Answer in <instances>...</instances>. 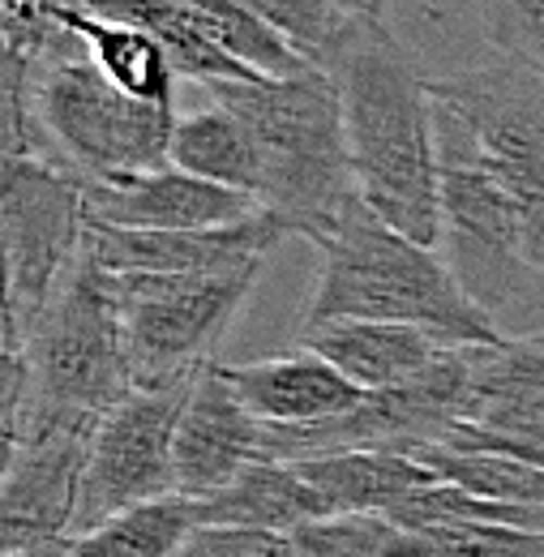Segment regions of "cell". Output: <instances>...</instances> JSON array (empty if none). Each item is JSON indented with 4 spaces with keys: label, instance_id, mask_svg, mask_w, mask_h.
<instances>
[{
    "label": "cell",
    "instance_id": "obj_19",
    "mask_svg": "<svg viewBox=\"0 0 544 557\" xmlns=\"http://www.w3.org/2000/svg\"><path fill=\"white\" fill-rule=\"evenodd\" d=\"M82 13H95V17H112V22H129L137 30H146L168 57L181 77L198 82V86H219V82H249V77H262L249 65H240L236 57H227L202 26L172 0H86Z\"/></svg>",
    "mask_w": 544,
    "mask_h": 557
},
{
    "label": "cell",
    "instance_id": "obj_18",
    "mask_svg": "<svg viewBox=\"0 0 544 557\" xmlns=\"http://www.w3.org/2000/svg\"><path fill=\"white\" fill-rule=\"evenodd\" d=\"M57 22L69 35L82 39L86 57L99 65V73L125 90L137 103H154V108H176V82L181 73L172 65V57L129 22H112V17H95L82 9H57Z\"/></svg>",
    "mask_w": 544,
    "mask_h": 557
},
{
    "label": "cell",
    "instance_id": "obj_9",
    "mask_svg": "<svg viewBox=\"0 0 544 557\" xmlns=\"http://www.w3.org/2000/svg\"><path fill=\"white\" fill-rule=\"evenodd\" d=\"M198 373L202 369L181 373L172 382L137 386L134 395H125L99 420V429L90 437L73 536L108 523L121 510H134L141 502L176 493L172 446H176V424H181V412L189 404Z\"/></svg>",
    "mask_w": 544,
    "mask_h": 557
},
{
    "label": "cell",
    "instance_id": "obj_5",
    "mask_svg": "<svg viewBox=\"0 0 544 557\" xmlns=\"http://www.w3.org/2000/svg\"><path fill=\"white\" fill-rule=\"evenodd\" d=\"M22 356L30 391L4 450L30 429H99V420L137 391L116 287L90 253H82Z\"/></svg>",
    "mask_w": 544,
    "mask_h": 557
},
{
    "label": "cell",
    "instance_id": "obj_25",
    "mask_svg": "<svg viewBox=\"0 0 544 557\" xmlns=\"http://www.w3.org/2000/svg\"><path fill=\"white\" fill-rule=\"evenodd\" d=\"M287 557H404V528L386 515H326L287 532Z\"/></svg>",
    "mask_w": 544,
    "mask_h": 557
},
{
    "label": "cell",
    "instance_id": "obj_10",
    "mask_svg": "<svg viewBox=\"0 0 544 557\" xmlns=\"http://www.w3.org/2000/svg\"><path fill=\"white\" fill-rule=\"evenodd\" d=\"M95 429H30L4 450L0 549L69 545Z\"/></svg>",
    "mask_w": 544,
    "mask_h": 557
},
{
    "label": "cell",
    "instance_id": "obj_13",
    "mask_svg": "<svg viewBox=\"0 0 544 557\" xmlns=\"http://www.w3.org/2000/svg\"><path fill=\"white\" fill-rule=\"evenodd\" d=\"M90 223L129 227V232H185V227H227L262 214V202L223 185H210L202 176H189L172 163L125 176L86 185Z\"/></svg>",
    "mask_w": 544,
    "mask_h": 557
},
{
    "label": "cell",
    "instance_id": "obj_4",
    "mask_svg": "<svg viewBox=\"0 0 544 557\" xmlns=\"http://www.w3.org/2000/svg\"><path fill=\"white\" fill-rule=\"evenodd\" d=\"M26 116L30 154L82 176L86 185L163 168L181 121L176 108L137 103L116 90L77 35H65L52 52L26 65Z\"/></svg>",
    "mask_w": 544,
    "mask_h": 557
},
{
    "label": "cell",
    "instance_id": "obj_32",
    "mask_svg": "<svg viewBox=\"0 0 544 557\" xmlns=\"http://www.w3.org/2000/svg\"><path fill=\"white\" fill-rule=\"evenodd\" d=\"M69 545H39V549H17V554H0V557H65Z\"/></svg>",
    "mask_w": 544,
    "mask_h": 557
},
{
    "label": "cell",
    "instance_id": "obj_16",
    "mask_svg": "<svg viewBox=\"0 0 544 557\" xmlns=\"http://www.w3.org/2000/svg\"><path fill=\"white\" fill-rule=\"evenodd\" d=\"M198 506H202V528L219 523V528H258V532H296L331 515L326 497L309 485V476L296 463H271V459L240 472L227 488L198 497Z\"/></svg>",
    "mask_w": 544,
    "mask_h": 557
},
{
    "label": "cell",
    "instance_id": "obj_7",
    "mask_svg": "<svg viewBox=\"0 0 544 557\" xmlns=\"http://www.w3.org/2000/svg\"><path fill=\"white\" fill-rule=\"evenodd\" d=\"M433 129L463 146L523 207L532 271L544 278V82L515 61L429 77Z\"/></svg>",
    "mask_w": 544,
    "mask_h": 557
},
{
    "label": "cell",
    "instance_id": "obj_22",
    "mask_svg": "<svg viewBox=\"0 0 544 557\" xmlns=\"http://www.w3.org/2000/svg\"><path fill=\"white\" fill-rule=\"evenodd\" d=\"M172 4H181L227 57H236L240 65H249L262 77H292V73L313 70L279 30H271L240 0H172Z\"/></svg>",
    "mask_w": 544,
    "mask_h": 557
},
{
    "label": "cell",
    "instance_id": "obj_14",
    "mask_svg": "<svg viewBox=\"0 0 544 557\" xmlns=\"http://www.w3.org/2000/svg\"><path fill=\"white\" fill-rule=\"evenodd\" d=\"M223 377L232 382V391L240 395V404L274 429H305V424H322L343 412H351L364 391L351 386L339 369L318 356L313 348H292L262 360H245V364H223Z\"/></svg>",
    "mask_w": 544,
    "mask_h": 557
},
{
    "label": "cell",
    "instance_id": "obj_23",
    "mask_svg": "<svg viewBox=\"0 0 544 557\" xmlns=\"http://www.w3.org/2000/svg\"><path fill=\"white\" fill-rule=\"evenodd\" d=\"M437 481L459 485L477 497L510 502V506H544V468L523 463L497 450H463V446H420L411 455Z\"/></svg>",
    "mask_w": 544,
    "mask_h": 557
},
{
    "label": "cell",
    "instance_id": "obj_2",
    "mask_svg": "<svg viewBox=\"0 0 544 557\" xmlns=\"http://www.w3.org/2000/svg\"><path fill=\"white\" fill-rule=\"evenodd\" d=\"M210 99L223 103L258 146L262 210L287 227V236H305L322 249L360 202L335 73L313 65L292 77L219 82Z\"/></svg>",
    "mask_w": 544,
    "mask_h": 557
},
{
    "label": "cell",
    "instance_id": "obj_1",
    "mask_svg": "<svg viewBox=\"0 0 544 557\" xmlns=\"http://www.w3.org/2000/svg\"><path fill=\"white\" fill-rule=\"evenodd\" d=\"M322 70L335 73L360 202L382 223L437 249L442 163L429 77L416 70L386 22H356Z\"/></svg>",
    "mask_w": 544,
    "mask_h": 557
},
{
    "label": "cell",
    "instance_id": "obj_26",
    "mask_svg": "<svg viewBox=\"0 0 544 557\" xmlns=\"http://www.w3.org/2000/svg\"><path fill=\"white\" fill-rule=\"evenodd\" d=\"M480 399H544V331L468 348Z\"/></svg>",
    "mask_w": 544,
    "mask_h": 557
},
{
    "label": "cell",
    "instance_id": "obj_8",
    "mask_svg": "<svg viewBox=\"0 0 544 557\" xmlns=\"http://www.w3.org/2000/svg\"><path fill=\"white\" fill-rule=\"evenodd\" d=\"M267 267L227 275H112L137 386L172 382L214 360L210 351L245 309Z\"/></svg>",
    "mask_w": 544,
    "mask_h": 557
},
{
    "label": "cell",
    "instance_id": "obj_6",
    "mask_svg": "<svg viewBox=\"0 0 544 557\" xmlns=\"http://www.w3.org/2000/svg\"><path fill=\"white\" fill-rule=\"evenodd\" d=\"M86 181L39 154L0 159L4 351H22L86 253Z\"/></svg>",
    "mask_w": 544,
    "mask_h": 557
},
{
    "label": "cell",
    "instance_id": "obj_30",
    "mask_svg": "<svg viewBox=\"0 0 544 557\" xmlns=\"http://www.w3.org/2000/svg\"><path fill=\"white\" fill-rule=\"evenodd\" d=\"M176 557H287V532H258V528H198Z\"/></svg>",
    "mask_w": 544,
    "mask_h": 557
},
{
    "label": "cell",
    "instance_id": "obj_17",
    "mask_svg": "<svg viewBox=\"0 0 544 557\" xmlns=\"http://www.w3.org/2000/svg\"><path fill=\"white\" fill-rule=\"evenodd\" d=\"M296 468L326 497L331 515H391L416 488L437 481L411 455H391V450H339V455L300 459Z\"/></svg>",
    "mask_w": 544,
    "mask_h": 557
},
{
    "label": "cell",
    "instance_id": "obj_12",
    "mask_svg": "<svg viewBox=\"0 0 544 557\" xmlns=\"http://www.w3.org/2000/svg\"><path fill=\"white\" fill-rule=\"evenodd\" d=\"M262 459H267V424L240 404L219 360H206L176 424V446H172L176 493L210 497Z\"/></svg>",
    "mask_w": 544,
    "mask_h": 557
},
{
    "label": "cell",
    "instance_id": "obj_15",
    "mask_svg": "<svg viewBox=\"0 0 544 557\" xmlns=\"http://www.w3.org/2000/svg\"><path fill=\"white\" fill-rule=\"evenodd\" d=\"M300 344L326 356L364 395L408 382L450 351L437 335L399 322H322V326H305Z\"/></svg>",
    "mask_w": 544,
    "mask_h": 557
},
{
    "label": "cell",
    "instance_id": "obj_20",
    "mask_svg": "<svg viewBox=\"0 0 544 557\" xmlns=\"http://www.w3.org/2000/svg\"><path fill=\"white\" fill-rule=\"evenodd\" d=\"M168 163L181 168V172H189V176H202L210 185L249 194V198L262 194V159H258V146L249 138V129L223 103H210L202 112H189V116L176 121Z\"/></svg>",
    "mask_w": 544,
    "mask_h": 557
},
{
    "label": "cell",
    "instance_id": "obj_24",
    "mask_svg": "<svg viewBox=\"0 0 544 557\" xmlns=\"http://www.w3.org/2000/svg\"><path fill=\"white\" fill-rule=\"evenodd\" d=\"M446 446L497 450L544 468V399H480Z\"/></svg>",
    "mask_w": 544,
    "mask_h": 557
},
{
    "label": "cell",
    "instance_id": "obj_29",
    "mask_svg": "<svg viewBox=\"0 0 544 557\" xmlns=\"http://www.w3.org/2000/svg\"><path fill=\"white\" fill-rule=\"evenodd\" d=\"M484 39L544 82V0H477Z\"/></svg>",
    "mask_w": 544,
    "mask_h": 557
},
{
    "label": "cell",
    "instance_id": "obj_3",
    "mask_svg": "<svg viewBox=\"0 0 544 557\" xmlns=\"http://www.w3.org/2000/svg\"><path fill=\"white\" fill-rule=\"evenodd\" d=\"M322 322H399L437 335L446 348L502 344L497 318L472 300L437 249L382 223L364 202L347 210L339 232L322 245L305 326Z\"/></svg>",
    "mask_w": 544,
    "mask_h": 557
},
{
    "label": "cell",
    "instance_id": "obj_31",
    "mask_svg": "<svg viewBox=\"0 0 544 557\" xmlns=\"http://www.w3.org/2000/svg\"><path fill=\"white\" fill-rule=\"evenodd\" d=\"M343 17H356V22H386V9L395 0H331Z\"/></svg>",
    "mask_w": 544,
    "mask_h": 557
},
{
    "label": "cell",
    "instance_id": "obj_21",
    "mask_svg": "<svg viewBox=\"0 0 544 557\" xmlns=\"http://www.w3.org/2000/svg\"><path fill=\"white\" fill-rule=\"evenodd\" d=\"M202 528L198 497L172 493L112 515L108 523L77 532L65 557H176V549Z\"/></svg>",
    "mask_w": 544,
    "mask_h": 557
},
{
    "label": "cell",
    "instance_id": "obj_28",
    "mask_svg": "<svg viewBox=\"0 0 544 557\" xmlns=\"http://www.w3.org/2000/svg\"><path fill=\"white\" fill-rule=\"evenodd\" d=\"M240 4H249L271 30H279L318 70L331 61L343 30L351 26V17H343L331 0H240Z\"/></svg>",
    "mask_w": 544,
    "mask_h": 557
},
{
    "label": "cell",
    "instance_id": "obj_11",
    "mask_svg": "<svg viewBox=\"0 0 544 557\" xmlns=\"http://www.w3.org/2000/svg\"><path fill=\"white\" fill-rule=\"evenodd\" d=\"M287 236L274 214H254L227 227H185V232H129L90 223L86 253L112 275H227L267 267L271 249Z\"/></svg>",
    "mask_w": 544,
    "mask_h": 557
},
{
    "label": "cell",
    "instance_id": "obj_27",
    "mask_svg": "<svg viewBox=\"0 0 544 557\" xmlns=\"http://www.w3.org/2000/svg\"><path fill=\"white\" fill-rule=\"evenodd\" d=\"M404 557H544V532L506 523H442L404 532Z\"/></svg>",
    "mask_w": 544,
    "mask_h": 557
}]
</instances>
